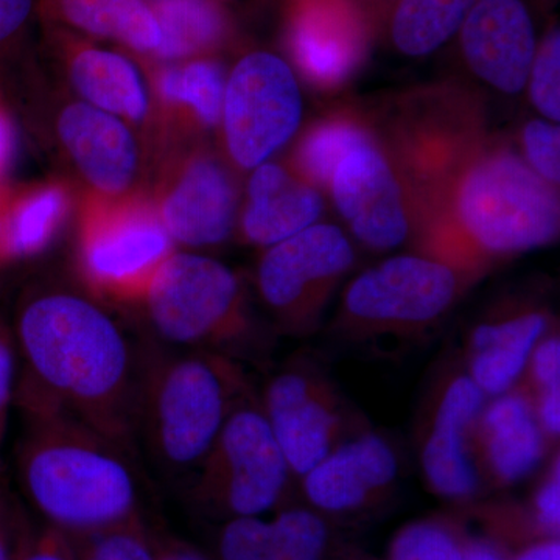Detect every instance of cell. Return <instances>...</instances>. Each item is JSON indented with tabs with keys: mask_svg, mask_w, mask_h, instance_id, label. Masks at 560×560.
Returning a JSON list of instances; mask_svg holds the SVG:
<instances>
[{
	"mask_svg": "<svg viewBox=\"0 0 560 560\" xmlns=\"http://www.w3.org/2000/svg\"><path fill=\"white\" fill-rule=\"evenodd\" d=\"M467 110L438 106L411 125L399 164L419 253L474 279L492 261L551 245L560 208L555 186L480 131Z\"/></svg>",
	"mask_w": 560,
	"mask_h": 560,
	"instance_id": "6da1fadb",
	"label": "cell"
},
{
	"mask_svg": "<svg viewBox=\"0 0 560 560\" xmlns=\"http://www.w3.org/2000/svg\"><path fill=\"white\" fill-rule=\"evenodd\" d=\"M21 412L55 411L131 451L145 348L91 300L54 290L27 298L14 330Z\"/></svg>",
	"mask_w": 560,
	"mask_h": 560,
	"instance_id": "7a4b0ae2",
	"label": "cell"
},
{
	"mask_svg": "<svg viewBox=\"0 0 560 560\" xmlns=\"http://www.w3.org/2000/svg\"><path fill=\"white\" fill-rule=\"evenodd\" d=\"M22 416L18 478L44 526L72 539L143 517L128 448L60 412Z\"/></svg>",
	"mask_w": 560,
	"mask_h": 560,
	"instance_id": "3957f363",
	"label": "cell"
},
{
	"mask_svg": "<svg viewBox=\"0 0 560 560\" xmlns=\"http://www.w3.org/2000/svg\"><path fill=\"white\" fill-rule=\"evenodd\" d=\"M250 389L241 361L145 346L136 441L162 475L190 480Z\"/></svg>",
	"mask_w": 560,
	"mask_h": 560,
	"instance_id": "277c9868",
	"label": "cell"
},
{
	"mask_svg": "<svg viewBox=\"0 0 560 560\" xmlns=\"http://www.w3.org/2000/svg\"><path fill=\"white\" fill-rule=\"evenodd\" d=\"M160 346L220 353L243 363L260 355L237 275L197 253H172L140 300Z\"/></svg>",
	"mask_w": 560,
	"mask_h": 560,
	"instance_id": "5b68a950",
	"label": "cell"
},
{
	"mask_svg": "<svg viewBox=\"0 0 560 560\" xmlns=\"http://www.w3.org/2000/svg\"><path fill=\"white\" fill-rule=\"evenodd\" d=\"M289 463L261 411L259 394L248 390L232 408L219 438L189 480L191 504L219 523L268 517L285 506Z\"/></svg>",
	"mask_w": 560,
	"mask_h": 560,
	"instance_id": "8992f818",
	"label": "cell"
},
{
	"mask_svg": "<svg viewBox=\"0 0 560 560\" xmlns=\"http://www.w3.org/2000/svg\"><path fill=\"white\" fill-rule=\"evenodd\" d=\"M469 280L429 254L389 257L349 283L335 329L361 342L422 334L447 315Z\"/></svg>",
	"mask_w": 560,
	"mask_h": 560,
	"instance_id": "52a82bcc",
	"label": "cell"
},
{
	"mask_svg": "<svg viewBox=\"0 0 560 560\" xmlns=\"http://www.w3.org/2000/svg\"><path fill=\"white\" fill-rule=\"evenodd\" d=\"M355 264L348 235L334 224H313L265 250L257 267L260 300L282 334L308 337L342 278Z\"/></svg>",
	"mask_w": 560,
	"mask_h": 560,
	"instance_id": "ba28073f",
	"label": "cell"
},
{
	"mask_svg": "<svg viewBox=\"0 0 560 560\" xmlns=\"http://www.w3.org/2000/svg\"><path fill=\"white\" fill-rule=\"evenodd\" d=\"M221 117L232 160L246 171L265 164L300 128L302 95L293 70L270 51L245 55L228 80Z\"/></svg>",
	"mask_w": 560,
	"mask_h": 560,
	"instance_id": "9c48e42d",
	"label": "cell"
},
{
	"mask_svg": "<svg viewBox=\"0 0 560 560\" xmlns=\"http://www.w3.org/2000/svg\"><path fill=\"white\" fill-rule=\"evenodd\" d=\"M259 401L298 481L361 430L352 425L337 386L308 360L289 361L270 375Z\"/></svg>",
	"mask_w": 560,
	"mask_h": 560,
	"instance_id": "30bf717a",
	"label": "cell"
},
{
	"mask_svg": "<svg viewBox=\"0 0 560 560\" xmlns=\"http://www.w3.org/2000/svg\"><path fill=\"white\" fill-rule=\"evenodd\" d=\"M488 397L466 371L447 375L431 396L419 436L423 480L440 499L467 503L486 488L474 452V431Z\"/></svg>",
	"mask_w": 560,
	"mask_h": 560,
	"instance_id": "8fae6325",
	"label": "cell"
},
{
	"mask_svg": "<svg viewBox=\"0 0 560 560\" xmlns=\"http://www.w3.org/2000/svg\"><path fill=\"white\" fill-rule=\"evenodd\" d=\"M330 187L342 220L366 248H399L415 232L410 190L399 162L390 161L374 142L350 151Z\"/></svg>",
	"mask_w": 560,
	"mask_h": 560,
	"instance_id": "7c38bea8",
	"label": "cell"
},
{
	"mask_svg": "<svg viewBox=\"0 0 560 560\" xmlns=\"http://www.w3.org/2000/svg\"><path fill=\"white\" fill-rule=\"evenodd\" d=\"M172 238L149 212H116L88 223L81 264L95 289L114 300L139 301L172 254Z\"/></svg>",
	"mask_w": 560,
	"mask_h": 560,
	"instance_id": "4fadbf2b",
	"label": "cell"
},
{
	"mask_svg": "<svg viewBox=\"0 0 560 560\" xmlns=\"http://www.w3.org/2000/svg\"><path fill=\"white\" fill-rule=\"evenodd\" d=\"M399 456L377 431L361 429L338 444L301 478L307 506L320 515H350L370 510L393 492Z\"/></svg>",
	"mask_w": 560,
	"mask_h": 560,
	"instance_id": "5bb4252c",
	"label": "cell"
},
{
	"mask_svg": "<svg viewBox=\"0 0 560 560\" xmlns=\"http://www.w3.org/2000/svg\"><path fill=\"white\" fill-rule=\"evenodd\" d=\"M555 445L541 430L533 397L521 383L489 397L474 431V452L485 486L512 488L550 458Z\"/></svg>",
	"mask_w": 560,
	"mask_h": 560,
	"instance_id": "9a60e30c",
	"label": "cell"
},
{
	"mask_svg": "<svg viewBox=\"0 0 560 560\" xmlns=\"http://www.w3.org/2000/svg\"><path fill=\"white\" fill-rule=\"evenodd\" d=\"M289 43L308 80L338 86L366 57V20L355 0H290Z\"/></svg>",
	"mask_w": 560,
	"mask_h": 560,
	"instance_id": "2e32d148",
	"label": "cell"
},
{
	"mask_svg": "<svg viewBox=\"0 0 560 560\" xmlns=\"http://www.w3.org/2000/svg\"><path fill=\"white\" fill-rule=\"evenodd\" d=\"M459 36L464 60L485 83L506 94L526 86L537 40L523 0H475Z\"/></svg>",
	"mask_w": 560,
	"mask_h": 560,
	"instance_id": "e0dca14e",
	"label": "cell"
},
{
	"mask_svg": "<svg viewBox=\"0 0 560 560\" xmlns=\"http://www.w3.org/2000/svg\"><path fill=\"white\" fill-rule=\"evenodd\" d=\"M237 191L230 173L210 156L187 162L162 201L161 221L173 241L191 248L220 245L235 223Z\"/></svg>",
	"mask_w": 560,
	"mask_h": 560,
	"instance_id": "ac0fdd59",
	"label": "cell"
},
{
	"mask_svg": "<svg viewBox=\"0 0 560 560\" xmlns=\"http://www.w3.org/2000/svg\"><path fill=\"white\" fill-rule=\"evenodd\" d=\"M58 136L95 190L116 197L130 189L139 171V150L124 121L90 103H72L58 117Z\"/></svg>",
	"mask_w": 560,
	"mask_h": 560,
	"instance_id": "d6986e66",
	"label": "cell"
},
{
	"mask_svg": "<svg viewBox=\"0 0 560 560\" xmlns=\"http://www.w3.org/2000/svg\"><path fill=\"white\" fill-rule=\"evenodd\" d=\"M552 327L544 308L504 312L471 329L464 348V371L486 397L521 383L537 342Z\"/></svg>",
	"mask_w": 560,
	"mask_h": 560,
	"instance_id": "ffe728a7",
	"label": "cell"
},
{
	"mask_svg": "<svg viewBox=\"0 0 560 560\" xmlns=\"http://www.w3.org/2000/svg\"><path fill=\"white\" fill-rule=\"evenodd\" d=\"M323 208V198L312 184L265 162L249 179L243 234L254 245L270 248L316 224Z\"/></svg>",
	"mask_w": 560,
	"mask_h": 560,
	"instance_id": "44dd1931",
	"label": "cell"
},
{
	"mask_svg": "<svg viewBox=\"0 0 560 560\" xmlns=\"http://www.w3.org/2000/svg\"><path fill=\"white\" fill-rule=\"evenodd\" d=\"M69 49L70 81L90 105L113 116L142 120L149 113V97L138 69L114 51L65 40Z\"/></svg>",
	"mask_w": 560,
	"mask_h": 560,
	"instance_id": "7402d4cb",
	"label": "cell"
},
{
	"mask_svg": "<svg viewBox=\"0 0 560 560\" xmlns=\"http://www.w3.org/2000/svg\"><path fill=\"white\" fill-rule=\"evenodd\" d=\"M43 9L66 27L132 50L153 54L162 46L160 21L145 0H43Z\"/></svg>",
	"mask_w": 560,
	"mask_h": 560,
	"instance_id": "603a6c76",
	"label": "cell"
},
{
	"mask_svg": "<svg viewBox=\"0 0 560 560\" xmlns=\"http://www.w3.org/2000/svg\"><path fill=\"white\" fill-rule=\"evenodd\" d=\"M475 0H399L390 20V39L408 57H425L444 46Z\"/></svg>",
	"mask_w": 560,
	"mask_h": 560,
	"instance_id": "cb8c5ba5",
	"label": "cell"
},
{
	"mask_svg": "<svg viewBox=\"0 0 560 560\" xmlns=\"http://www.w3.org/2000/svg\"><path fill=\"white\" fill-rule=\"evenodd\" d=\"M153 10L162 28L156 54L167 60L213 49L226 36V18L213 0H156Z\"/></svg>",
	"mask_w": 560,
	"mask_h": 560,
	"instance_id": "d4e9b609",
	"label": "cell"
},
{
	"mask_svg": "<svg viewBox=\"0 0 560 560\" xmlns=\"http://www.w3.org/2000/svg\"><path fill=\"white\" fill-rule=\"evenodd\" d=\"M374 142L366 124L349 116L319 121L302 138L296 150V165L302 179L312 186H330L340 162L361 145Z\"/></svg>",
	"mask_w": 560,
	"mask_h": 560,
	"instance_id": "484cf974",
	"label": "cell"
},
{
	"mask_svg": "<svg viewBox=\"0 0 560 560\" xmlns=\"http://www.w3.org/2000/svg\"><path fill=\"white\" fill-rule=\"evenodd\" d=\"M165 101L191 106L205 125H217L223 114L224 81L219 62L191 61L183 68L165 69L160 80Z\"/></svg>",
	"mask_w": 560,
	"mask_h": 560,
	"instance_id": "4316f807",
	"label": "cell"
},
{
	"mask_svg": "<svg viewBox=\"0 0 560 560\" xmlns=\"http://www.w3.org/2000/svg\"><path fill=\"white\" fill-rule=\"evenodd\" d=\"M272 560H324L330 544L326 517L308 506H283L271 515Z\"/></svg>",
	"mask_w": 560,
	"mask_h": 560,
	"instance_id": "83f0119b",
	"label": "cell"
},
{
	"mask_svg": "<svg viewBox=\"0 0 560 560\" xmlns=\"http://www.w3.org/2000/svg\"><path fill=\"white\" fill-rule=\"evenodd\" d=\"M464 528L448 518H422L401 526L386 560H464Z\"/></svg>",
	"mask_w": 560,
	"mask_h": 560,
	"instance_id": "f1b7e54d",
	"label": "cell"
},
{
	"mask_svg": "<svg viewBox=\"0 0 560 560\" xmlns=\"http://www.w3.org/2000/svg\"><path fill=\"white\" fill-rule=\"evenodd\" d=\"M66 209V195L57 187L33 195L22 205L9 228L10 253H35L46 245Z\"/></svg>",
	"mask_w": 560,
	"mask_h": 560,
	"instance_id": "f546056e",
	"label": "cell"
},
{
	"mask_svg": "<svg viewBox=\"0 0 560 560\" xmlns=\"http://www.w3.org/2000/svg\"><path fill=\"white\" fill-rule=\"evenodd\" d=\"M212 560H272L270 517H238L220 523Z\"/></svg>",
	"mask_w": 560,
	"mask_h": 560,
	"instance_id": "4dcf8cb0",
	"label": "cell"
},
{
	"mask_svg": "<svg viewBox=\"0 0 560 560\" xmlns=\"http://www.w3.org/2000/svg\"><path fill=\"white\" fill-rule=\"evenodd\" d=\"M533 105L550 121L560 120V33L552 25L537 46L529 70Z\"/></svg>",
	"mask_w": 560,
	"mask_h": 560,
	"instance_id": "1f68e13d",
	"label": "cell"
},
{
	"mask_svg": "<svg viewBox=\"0 0 560 560\" xmlns=\"http://www.w3.org/2000/svg\"><path fill=\"white\" fill-rule=\"evenodd\" d=\"M539 485L534 489L529 506L522 517L533 539L559 537L560 533V460L559 451L552 452Z\"/></svg>",
	"mask_w": 560,
	"mask_h": 560,
	"instance_id": "d6a6232c",
	"label": "cell"
},
{
	"mask_svg": "<svg viewBox=\"0 0 560 560\" xmlns=\"http://www.w3.org/2000/svg\"><path fill=\"white\" fill-rule=\"evenodd\" d=\"M522 138L529 167L551 186H558L560 180L559 127H555L550 121L533 120L526 124Z\"/></svg>",
	"mask_w": 560,
	"mask_h": 560,
	"instance_id": "836d02e7",
	"label": "cell"
},
{
	"mask_svg": "<svg viewBox=\"0 0 560 560\" xmlns=\"http://www.w3.org/2000/svg\"><path fill=\"white\" fill-rule=\"evenodd\" d=\"M521 385L528 389L530 397L560 389V337L555 327L541 337L530 353Z\"/></svg>",
	"mask_w": 560,
	"mask_h": 560,
	"instance_id": "e575fe53",
	"label": "cell"
},
{
	"mask_svg": "<svg viewBox=\"0 0 560 560\" xmlns=\"http://www.w3.org/2000/svg\"><path fill=\"white\" fill-rule=\"evenodd\" d=\"M20 360H18L16 342L11 331L0 324V445L5 434L11 405L16 394Z\"/></svg>",
	"mask_w": 560,
	"mask_h": 560,
	"instance_id": "d590c367",
	"label": "cell"
},
{
	"mask_svg": "<svg viewBox=\"0 0 560 560\" xmlns=\"http://www.w3.org/2000/svg\"><path fill=\"white\" fill-rule=\"evenodd\" d=\"M35 10L36 0H0V60L20 44Z\"/></svg>",
	"mask_w": 560,
	"mask_h": 560,
	"instance_id": "8d00e7d4",
	"label": "cell"
},
{
	"mask_svg": "<svg viewBox=\"0 0 560 560\" xmlns=\"http://www.w3.org/2000/svg\"><path fill=\"white\" fill-rule=\"evenodd\" d=\"M18 560H73L69 540L57 530L40 526L25 529Z\"/></svg>",
	"mask_w": 560,
	"mask_h": 560,
	"instance_id": "74e56055",
	"label": "cell"
},
{
	"mask_svg": "<svg viewBox=\"0 0 560 560\" xmlns=\"http://www.w3.org/2000/svg\"><path fill=\"white\" fill-rule=\"evenodd\" d=\"M24 533L13 503L0 485V560H18Z\"/></svg>",
	"mask_w": 560,
	"mask_h": 560,
	"instance_id": "f35d334b",
	"label": "cell"
},
{
	"mask_svg": "<svg viewBox=\"0 0 560 560\" xmlns=\"http://www.w3.org/2000/svg\"><path fill=\"white\" fill-rule=\"evenodd\" d=\"M464 560H512L511 551L492 534H474L464 528Z\"/></svg>",
	"mask_w": 560,
	"mask_h": 560,
	"instance_id": "ab89813d",
	"label": "cell"
},
{
	"mask_svg": "<svg viewBox=\"0 0 560 560\" xmlns=\"http://www.w3.org/2000/svg\"><path fill=\"white\" fill-rule=\"evenodd\" d=\"M510 551L512 560H560V540L559 537H541Z\"/></svg>",
	"mask_w": 560,
	"mask_h": 560,
	"instance_id": "60d3db41",
	"label": "cell"
},
{
	"mask_svg": "<svg viewBox=\"0 0 560 560\" xmlns=\"http://www.w3.org/2000/svg\"><path fill=\"white\" fill-rule=\"evenodd\" d=\"M158 560H212L208 552L189 541L175 537H160V559Z\"/></svg>",
	"mask_w": 560,
	"mask_h": 560,
	"instance_id": "b9f144b4",
	"label": "cell"
},
{
	"mask_svg": "<svg viewBox=\"0 0 560 560\" xmlns=\"http://www.w3.org/2000/svg\"><path fill=\"white\" fill-rule=\"evenodd\" d=\"M10 151V135L9 127H7L5 120L0 116V165L5 161L7 154Z\"/></svg>",
	"mask_w": 560,
	"mask_h": 560,
	"instance_id": "7bdbcfd3",
	"label": "cell"
},
{
	"mask_svg": "<svg viewBox=\"0 0 560 560\" xmlns=\"http://www.w3.org/2000/svg\"><path fill=\"white\" fill-rule=\"evenodd\" d=\"M10 253L9 248V228H7L5 217H3L2 205H0V257Z\"/></svg>",
	"mask_w": 560,
	"mask_h": 560,
	"instance_id": "ee69618b",
	"label": "cell"
},
{
	"mask_svg": "<svg viewBox=\"0 0 560 560\" xmlns=\"http://www.w3.org/2000/svg\"><path fill=\"white\" fill-rule=\"evenodd\" d=\"M352 560H360V559H352Z\"/></svg>",
	"mask_w": 560,
	"mask_h": 560,
	"instance_id": "f6af8a7d",
	"label": "cell"
}]
</instances>
